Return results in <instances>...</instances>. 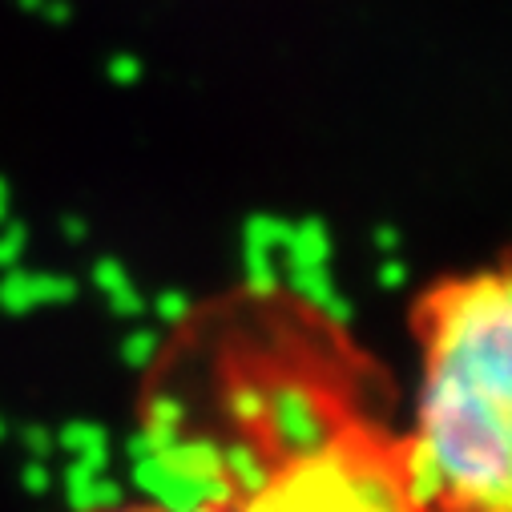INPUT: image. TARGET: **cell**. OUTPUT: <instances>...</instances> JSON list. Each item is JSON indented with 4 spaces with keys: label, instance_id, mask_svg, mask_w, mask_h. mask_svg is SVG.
Instances as JSON below:
<instances>
[{
    "label": "cell",
    "instance_id": "1",
    "mask_svg": "<svg viewBox=\"0 0 512 512\" xmlns=\"http://www.w3.org/2000/svg\"><path fill=\"white\" fill-rule=\"evenodd\" d=\"M392 379L319 303L238 287L166 339L142 383V432L194 492H238L319 440L392 420Z\"/></svg>",
    "mask_w": 512,
    "mask_h": 512
},
{
    "label": "cell",
    "instance_id": "2",
    "mask_svg": "<svg viewBox=\"0 0 512 512\" xmlns=\"http://www.w3.org/2000/svg\"><path fill=\"white\" fill-rule=\"evenodd\" d=\"M412 420L400 424L436 512H512V271L496 254L432 275L408 303Z\"/></svg>",
    "mask_w": 512,
    "mask_h": 512
},
{
    "label": "cell",
    "instance_id": "3",
    "mask_svg": "<svg viewBox=\"0 0 512 512\" xmlns=\"http://www.w3.org/2000/svg\"><path fill=\"white\" fill-rule=\"evenodd\" d=\"M226 496L242 512H436L396 420L343 428Z\"/></svg>",
    "mask_w": 512,
    "mask_h": 512
},
{
    "label": "cell",
    "instance_id": "4",
    "mask_svg": "<svg viewBox=\"0 0 512 512\" xmlns=\"http://www.w3.org/2000/svg\"><path fill=\"white\" fill-rule=\"evenodd\" d=\"M89 512H242L234 496L226 492H202V496H146V500H121L101 504Z\"/></svg>",
    "mask_w": 512,
    "mask_h": 512
}]
</instances>
